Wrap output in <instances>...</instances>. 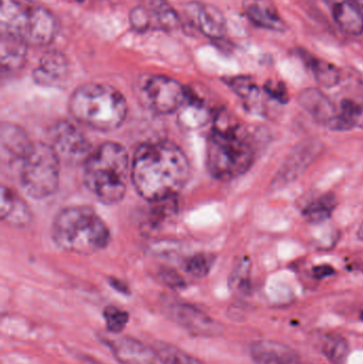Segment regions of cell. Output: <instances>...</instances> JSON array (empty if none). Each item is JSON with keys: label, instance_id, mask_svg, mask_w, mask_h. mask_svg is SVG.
Returning a JSON list of instances; mask_svg holds the SVG:
<instances>
[{"label": "cell", "instance_id": "6da1fadb", "mask_svg": "<svg viewBox=\"0 0 363 364\" xmlns=\"http://www.w3.org/2000/svg\"><path fill=\"white\" fill-rule=\"evenodd\" d=\"M189 175L185 153L170 141L145 143L132 160V183L151 203L174 198L185 188Z\"/></svg>", "mask_w": 363, "mask_h": 364}, {"label": "cell", "instance_id": "7a4b0ae2", "mask_svg": "<svg viewBox=\"0 0 363 364\" xmlns=\"http://www.w3.org/2000/svg\"><path fill=\"white\" fill-rule=\"evenodd\" d=\"M254 161V149L240 122L220 111L207 143V168L215 178L232 181L246 173Z\"/></svg>", "mask_w": 363, "mask_h": 364}, {"label": "cell", "instance_id": "3957f363", "mask_svg": "<svg viewBox=\"0 0 363 364\" xmlns=\"http://www.w3.org/2000/svg\"><path fill=\"white\" fill-rule=\"evenodd\" d=\"M129 178L131 179L129 156L119 143H104L85 159V186L100 203H119L125 196Z\"/></svg>", "mask_w": 363, "mask_h": 364}, {"label": "cell", "instance_id": "277c9868", "mask_svg": "<svg viewBox=\"0 0 363 364\" xmlns=\"http://www.w3.org/2000/svg\"><path fill=\"white\" fill-rule=\"evenodd\" d=\"M68 108L77 122L104 132L121 127L128 113L123 94L104 83H87L75 90Z\"/></svg>", "mask_w": 363, "mask_h": 364}, {"label": "cell", "instance_id": "5b68a950", "mask_svg": "<svg viewBox=\"0 0 363 364\" xmlns=\"http://www.w3.org/2000/svg\"><path fill=\"white\" fill-rule=\"evenodd\" d=\"M53 239L58 247L78 255L104 250L110 242V231L99 215L85 205L68 207L55 216Z\"/></svg>", "mask_w": 363, "mask_h": 364}, {"label": "cell", "instance_id": "8992f818", "mask_svg": "<svg viewBox=\"0 0 363 364\" xmlns=\"http://www.w3.org/2000/svg\"><path fill=\"white\" fill-rule=\"evenodd\" d=\"M0 25L1 33L34 46L48 45L58 31L55 15L32 0H2Z\"/></svg>", "mask_w": 363, "mask_h": 364}, {"label": "cell", "instance_id": "52a82bcc", "mask_svg": "<svg viewBox=\"0 0 363 364\" xmlns=\"http://www.w3.org/2000/svg\"><path fill=\"white\" fill-rule=\"evenodd\" d=\"M21 183L32 198L44 199L57 191L60 181V157L47 143H34L21 162Z\"/></svg>", "mask_w": 363, "mask_h": 364}, {"label": "cell", "instance_id": "ba28073f", "mask_svg": "<svg viewBox=\"0 0 363 364\" xmlns=\"http://www.w3.org/2000/svg\"><path fill=\"white\" fill-rule=\"evenodd\" d=\"M188 93L181 83L163 75H144L136 85L139 100L157 114L178 112L187 100Z\"/></svg>", "mask_w": 363, "mask_h": 364}, {"label": "cell", "instance_id": "9c48e42d", "mask_svg": "<svg viewBox=\"0 0 363 364\" xmlns=\"http://www.w3.org/2000/svg\"><path fill=\"white\" fill-rule=\"evenodd\" d=\"M324 146L318 140H305L292 149L273 179L271 188L278 190L293 183L310 168L323 153Z\"/></svg>", "mask_w": 363, "mask_h": 364}, {"label": "cell", "instance_id": "30bf717a", "mask_svg": "<svg viewBox=\"0 0 363 364\" xmlns=\"http://www.w3.org/2000/svg\"><path fill=\"white\" fill-rule=\"evenodd\" d=\"M166 314L173 322L180 325L188 333L195 337H219L224 331L221 323L190 304L180 301L168 304L166 306Z\"/></svg>", "mask_w": 363, "mask_h": 364}, {"label": "cell", "instance_id": "8fae6325", "mask_svg": "<svg viewBox=\"0 0 363 364\" xmlns=\"http://www.w3.org/2000/svg\"><path fill=\"white\" fill-rule=\"evenodd\" d=\"M183 11L190 23L204 36L215 40L225 36L227 23L223 13L217 6L194 0L188 2Z\"/></svg>", "mask_w": 363, "mask_h": 364}, {"label": "cell", "instance_id": "7c38bea8", "mask_svg": "<svg viewBox=\"0 0 363 364\" xmlns=\"http://www.w3.org/2000/svg\"><path fill=\"white\" fill-rule=\"evenodd\" d=\"M59 157L75 158L87 157L90 151L89 140L76 125L70 122H60L50 132V143Z\"/></svg>", "mask_w": 363, "mask_h": 364}, {"label": "cell", "instance_id": "4fadbf2b", "mask_svg": "<svg viewBox=\"0 0 363 364\" xmlns=\"http://www.w3.org/2000/svg\"><path fill=\"white\" fill-rule=\"evenodd\" d=\"M114 358L121 364H155L157 355L153 348L130 337L107 341Z\"/></svg>", "mask_w": 363, "mask_h": 364}, {"label": "cell", "instance_id": "5bb4252c", "mask_svg": "<svg viewBox=\"0 0 363 364\" xmlns=\"http://www.w3.org/2000/svg\"><path fill=\"white\" fill-rule=\"evenodd\" d=\"M249 352L256 364H302L300 355L293 348L272 340L255 342Z\"/></svg>", "mask_w": 363, "mask_h": 364}, {"label": "cell", "instance_id": "9a60e30c", "mask_svg": "<svg viewBox=\"0 0 363 364\" xmlns=\"http://www.w3.org/2000/svg\"><path fill=\"white\" fill-rule=\"evenodd\" d=\"M298 104L317 123L327 128L338 117L336 107L332 100L323 92L315 87H308L300 92Z\"/></svg>", "mask_w": 363, "mask_h": 364}, {"label": "cell", "instance_id": "2e32d148", "mask_svg": "<svg viewBox=\"0 0 363 364\" xmlns=\"http://www.w3.org/2000/svg\"><path fill=\"white\" fill-rule=\"evenodd\" d=\"M247 18L258 27L272 31H283L286 23L270 0H243Z\"/></svg>", "mask_w": 363, "mask_h": 364}, {"label": "cell", "instance_id": "e0dca14e", "mask_svg": "<svg viewBox=\"0 0 363 364\" xmlns=\"http://www.w3.org/2000/svg\"><path fill=\"white\" fill-rule=\"evenodd\" d=\"M337 25L351 36L363 33V13L354 0H324Z\"/></svg>", "mask_w": 363, "mask_h": 364}, {"label": "cell", "instance_id": "ac0fdd59", "mask_svg": "<svg viewBox=\"0 0 363 364\" xmlns=\"http://www.w3.org/2000/svg\"><path fill=\"white\" fill-rule=\"evenodd\" d=\"M68 64L59 51H50L40 58V64L34 70L33 79L44 87H55L63 82L67 76Z\"/></svg>", "mask_w": 363, "mask_h": 364}, {"label": "cell", "instance_id": "d6986e66", "mask_svg": "<svg viewBox=\"0 0 363 364\" xmlns=\"http://www.w3.org/2000/svg\"><path fill=\"white\" fill-rule=\"evenodd\" d=\"M32 143L28 141L23 130L12 124H2L1 126V156L2 161L8 164H19L27 155Z\"/></svg>", "mask_w": 363, "mask_h": 364}, {"label": "cell", "instance_id": "ffe728a7", "mask_svg": "<svg viewBox=\"0 0 363 364\" xmlns=\"http://www.w3.org/2000/svg\"><path fill=\"white\" fill-rule=\"evenodd\" d=\"M0 215L4 222L16 227H25L31 220L27 203L9 186H2Z\"/></svg>", "mask_w": 363, "mask_h": 364}, {"label": "cell", "instance_id": "44dd1931", "mask_svg": "<svg viewBox=\"0 0 363 364\" xmlns=\"http://www.w3.org/2000/svg\"><path fill=\"white\" fill-rule=\"evenodd\" d=\"M27 44L14 36L1 33L0 59L2 72H16L23 68L27 58Z\"/></svg>", "mask_w": 363, "mask_h": 364}, {"label": "cell", "instance_id": "7402d4cb", "mask_svg": "<svg viewBox=\"0 0 363 364\" xmlns=\"http://www.w3.org/2000/svg\"><path fill=\"white\" fill-rule=\"evenodd\" d=\"M178 112L180 114L179 115L180 123L187 126L188 128L200 127L207 124L212 117L205 102L192 95L190 92L188 93L187 100Z\"/></svg>", "mask_w": 363, "mask_h": 364}, {"label": "cell", "instance_id": "603a6c76", "mask_svg": "<svg viewBox=\"0 0 363 364\" xmlns=\"http://www.w3.org/2000/svg\"><path fill=\"white\" fill-rule=\"evenodd\" d=\"M337 207V197L334 193H326L307 205L303 215L313 224L325 222L332 216Z\"/></svg>", "mask_w": 363, "mask_h": 364}, {"label": "cell", "instance_id": "cb8c5ba5", "mask_svg": "<svg viewBox=\"0 0 363 364\" xmlns=\"http://www.w3.org/2000/svg\"><path fill=\"white\" fill-rule=\"evenodd\" d=\"M153 348L162 364H206L197 357L168 342H156Z\"/></svg>", "mask_w": 363, "mask_h": 364}, {"label": "cell", "instance_id": "d4e9b609", "mask_svg": "<svg viewBox=\"0 0 363 364\" xmlns=\"http://www.w3.org/2000/svg\"><path fill=\"white\" fill-rule=\"evenodd\" d=\"M146 8L153 17V25L166 30H174L178 27V15L168 2L164 0H149Z\"/></svg>", "mask_w": 363, "mask_h": 364}, {"label": "cell", "instance_id": "484cf974", "mask_svg": "<svg viewBox=\"0 0 363 364\" xmlns=\"http://www.w3.org/2000/svg\"><path fill=\"white\" fill-rule=\"evenodd\" d=\"M321 350L332 364H345L351 348L347 340L341 336L326 335L321 341Z\"/></svg>", "mask_w": 363, "mask_h": 364}, {"label": "cell", "instance_id": "4316f807", "mask_svg": "<svg viewBox=\"0 0 363 364\" xmlns=\"http://www.w3.org/2000/svg\"><path fill=\"white\" fill-rule=\"evenodd\" d=\"M308 65L313 70L315 78L318 82L325 87H332L338 85L341 75L336 66L324 60L310 58L308 60Z\"/></svg>", "mask_w": 363, "mask_h": 364}, {"label": "cell", "instance_id": "83f0119b", "mask_svg": "<svg viewBox=\"0 0 363 364\" xmlns=\"http://www.w3.org/2000/svg\"><path fill=\"white\" fill-rule=\"evenodd\" d=\"M228 85L249 106L251 107V105H255L259 97V87H257L255 81L249 77H234L228 80Z\"/></svg>", "mask_w": 363, "mask_h": 364}, {"label": "cell", "instance_id": "f1b7e54d", "mask_svg": "<svg viewBox=\"0 0 363 364\" xmlns=\"http://www.w3.org/2000/svg\"><path fill=\"white\" fill-rule=\"evenodd\" d=\"M251 261L249 258L240 259L230 277V287L240 293L249 292L251 289Z\"/></svg>", "mask_w": 363, "mask_h": 364}, {"label": "cell", "instance_id": "f546056e", "mask_svg": "<svg viewBox=\"0 0 363 364\" xmlns=\"http://www.w3.org/2000/svg\"><path fill=\"white\" fill-rule=\"evenodd\" d=\"M104 320L108 331L112 333H121L127 327L130 316L125 310L115 306H108L104 309Z\"/></svg>", "mask_w": 363, "mask_h": 364}, {"label": "cell", "instance_id": "4dcf8cb0", "mask_svg": "<svg viewBox=\"0 0 363 364\" xmlns=\"http://www.w3.org/2000/svg\"><path fill=\"white\" fill-rule=\"evenodd\" d=\"M215 263V256L210 254H198L188 259L185 269L194 277H205L208 275Z\"/></svg>", "mask_w": 363, "mask_h": 364}, {"label": "cell", "instance_id": "1f68e13d", "mask_svg": "<svg viewBox=\"0 0 363 364\" xmlns=\"http://www.w3.org/2000/svg\"><path fill=\"white\" fill-rule=\"evenodd\" d=\"M129 21L131 27L138 32H146L153 25V17L146 6H139L132 9Z\"/></svg>", "mask_w": 363, "mask_h": 364}, {"label": "cell", "instance_id": "d6a6232c", "mask_svg": "<svg viewBox=\"0 0 363 364\" xmlns=\"http://www.w3.org/2000/svg\"><path fill=\"white\" fill-rule=\"evenodd\" d=\"M264 90L271 97L274 98L281 104H286L289 100L287 89L281 82H268Z\"/></svg>", "mask_w": 363, "mask_h": 364}, {"label": "cell", "instance_id": "836d02e7", "mask_svg": "<svg viewBox=\"0 0 363 364\" xmlns=\"http://www.w3.org/2000/svg\"><path fill=\"white\" fill-rule=\"evenodd\" d=\"M162 279L170 288H181V287L185 286L183 278L177 274L173 273V272L162 274Z\"/></svg>", "mask_w": 363, "mask_h": 364}, {"label": "cell", "instance_id": "e575fe53", "mask_svg": "<svg viewBox=\"0 0 363 364\" xmlns=\"http://www.w3.org/2000/svg\"><path fill=\"white\" fill-rule=\"evenodd\" d=\"M313 276H315L317 279H324V278L335 275L336 271H335L334 267H330V265L322 264L313 267Z\"/></svg>", "mask_w": 363, "mask_h": 364}, {"label": "cell", "instance_id": "d590c367", "mask_svg": "<svg viewBox=\"0 0 363 364\" xmlns=\"http://www.w3.org/2000/svg\"><path fill=\"white\" fill-rule=\"evenodd\" d=\"M110 286H112L117 292L121 293V294L128 295L130 293L129 288L125 282H121L119 279H115V278H111Z\"/></svg>", "mask_w": 363, "mask_h": 364}, {"label": "cell", "instance_id": "8d00e7d4", "mask_svg": "<svg viewBox=\"0 0 363 364\" xmlns=\"http://www.w3.org/2000/svg\"><path fill=\"white\" fill-rule=\"evenodd\" d=\"M356 126L363 128V105H360L359 113H358L357 123Z\"/></svg>", "mask_w": 363, "mask_h": 364}, {"label": "cell", "instance_id": "74e56055", "mask_svg": "<svg viewBox=\"0 0 363 364\" xmlns=\"http://www.w3.org/2000/svg\"><path fill=\"white\" fill-rule=\"evenodd\" d=\"M357 237L360 241H363V222L360 225L359 229H358Z\"/></svg>", "mask_w": 363, "mask_h": 364}, {"label": "cell", "instance_id": "f35d334b", "mask_svg": "<svg viewBox=\"0 0 363 364\" xmlns=\"http://www.w3.org/2000/svg\"><path fill=\"white\" fill-rule=\"evenodd\" d=\"M360 318L363 321V311L362 312V314H360Z\"/></svg>", "mask_w": 363, "mask_h": 364}]
</instances>
